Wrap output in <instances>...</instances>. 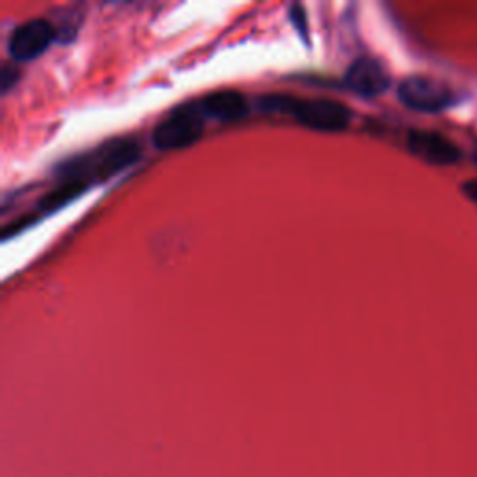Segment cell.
Masks as SVG:
<instances>
[{"label":"cell","instance_id":"obj_9","mask_svg":"<svg viewBox=\"0 0 477 477\" xmlns=\"http://www.w3.org/2000/svg\"><path fill=\"white\" fill-rule=\"evenodd\" d=\"M88 187L82 185V183H77V181H62L60 185L51 191L49 194H45L40 201L38 206H35V211H38V216H47L54 211L62 209L64 206H67L69 201H73L75 198H79Z\"/></svg>","mask_w":477,"mask_h":477},{"label":"cell","instance_id":"obj_4","mask_svg":"<svg viewBox=\"0 0 477 477\" xmlns=\"http://www.w3.org/2000/svg\"><path fill=\"white\" fill-rule=\"evenodd\" d=\"M399 101L416 113H440L453 105L455 96L448 84L431 77H407L397 88Z\"/></svg>","mask_w":477,"mask_h":477},{"label":"cell","instance_id":"obj_2","mask_svg":"<svg viewBox=\"0 0 477 477\" xmlns=\"http://www.w3.org/2000/svg\"><path fill=\"white\" fill-rule=\"evenodd\" d=\"M258 105L262 110H267V113L289 114L302 127L323 133L343 131L347 129L348 121H351V110L334 99H304L272 94L260 98Z\"/></svg>","mask_w":477,"mask_h":477},{"label":"cell","instance_id":"obj_10","mask_svg":"<svg viewBox=\"0 0 477 477\" xmlns=\"http://www.w3.org/2000/svg\"><path fill=\"white\" fill-rule=\"evenodd\" d=\"M289 20L295 25L297 32L302 35V40L308 42V23H306V12L301 4H295L289 8Z\"/></svg>","mask_w":477,"mask_h":477},{"label":"cell","instance_id":"obj_11","mask_svg":"<svg viewBox=\"0 0 477 477\" xmlns=\"http://www.w3.org/2000/svg\"><path fill=\"white\" fill-rule=\"evenodd\" d=\"M0 79H3V82H0V86H3V91H8L12 88V84L17 81V71L12 69L10 64H6L3 67V75H0Z\"/></svg>","mask_w":477,"mask_h":477},{"label":"cell","instance_id":"obj_1","mask_svg":"<svg viewBox=\"0 0 477 477\" xmlns=\"http://www.w3.org/2000/svg\"><path fill=\"white\" fill-rule=\"evenodd\" d=\"M140 157V144L133 138H113L99 148L82 153L59 167V177L77 181L86 187L120 174Z\"/></svg>","mask_w":477,"mask_h":477},{"label":"cell","instance_id":"obj_3","mask_svg":"<svg viewBox=\"0 0 477 477\" xmlns=\"http://www.w3.org/2000/svg\"><path fill=\"white\" fill-rule=\"evenodd\" d=\"M206 118L199 114L196 105H183L160 120L152 133V142L160 152L189 148L204 133Z\"/></svg>","mask_w":477,"mask_h":477},{"label":"cell","instance_id":"obj_12","mask_svg":"<svg viewBox=\"0 0 477 477\" xmlns=\"http://www.w3.org/2000/svg\"><path fill=\"white\" fill-rule=\"evenodd\" d=\"M463 191H465V194L473 201V204L477 206V181H468L466 185L463 187Z\"/></svg>","mask_w":477,"mask_h":477},{"label":"cell","instance_id":"obj_8","mask_svg":"<svg viewBox=\"0 0 477 477\" xmlns=\"http://www.w3.org/2000/svg\"><path fill=\"white\" fill-rule=\"evenodd\" d=\"M194 105L199 110L201 116L215 120V121L241 120L243 116L248 114V110H250L246 98L241 94V91H235V90L213 91V94H207L206 98L196 101Z\"/></svg>","mask_w":477,"mask_h":477},{"label":"cell","instance_id":"obj_7","mask_svg":"<svg viewBox=\"0 0 477 477\" xmlns=\"http://www.w3.org/2000/svg\"><path fill=\"white\" fill-rule=\"evenodd\" d=\"M409 150L416 157L440 167H450L461 159L457 144L433 131H412L409 135Z\"/></svg>","mask_w":477,"mask_h":477},{"label":"cell","instance_id":"obj_6","mask_svg":"<svg viewBox=\"0 0 477 477\" xmlns=\"http://www.w3.org/2000/svg\"><path fill=\"white\" fill-rule=\"evenodd\" d=\"M345 86L360 98L373 99L390 88V75L379 60L360 57L347 67Z\"/></svg>","mask_w":477,"mask_h":477},{"label":"cell","instance_id":"obj_5","mask_svg":"<svg viewBox=\"0 0 477 477\" xmlns=\"http://www.w3.org/2000/svg\"><path fill=\"white\" fill-rule=\"evenodd\" d=\"M57 40V28L43 17L15 27L8 38V54L15 62L35 60Z\"/></svg>","mask_w":477,"mask_h":477}]
</instances>
